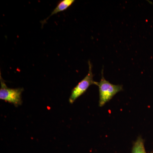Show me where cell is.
<instances>
[{"mask_svg":"<svg viewBox=\"0 0 153 153\" xmlns=\"http://www.w3.org/2000/svg\"><path fill=\"white\" fill-rule=\"evenodd\" d=\"M151 153H153V152H151Z\"/></svg>","mask_w":153,"mask_h":153,"instance_id":"6","label":"cell"},{"mask_svg":"<svg viewBox=\"0 0 153 153\" xmlns=\"http://www.w3.org/2000/svg\"><path fill=\"white\" fill-rule=\"evenodd\" d=\"M74 2V0H63V1H60L59 4H57L56 7L54 9V10L52 11L51 15L47 19H45L44 21L41 22L42 26L45 23H46L47 20L52 16L55 15V14H57V13L65 10L66 9L68 8L70 6H71Z\"/></svg>","mask_w":153,"mask_h":153,"instance_id":"4","label":"cell"},{"mask_svg":"<svg viewBox=\"0 0 153 153\" xmlns=\"http://www.w3.org/2000/svg\"><path fill=\"white\" fill-rule=\"evenodd\" d=\"M131 153H147L145 147L144 140L141 137H139L134 142Z\"/></svg>","mask_w":153,"mask_h":153,"instance_id":"5","label":"cell"},{"mask_svg":"<svg viewBox=\"0 0 153 153\" xmlns=\"http://www.w3.org/2000/svg\"><path fill=\"white\" fill-rule=\"evenodd\" d=\"M101 80L97 82L99 88L100 107L103 106L120 91L123 90V86L120 85H114L106 80L103 76V69L102 70Z\"/></svg>","mask_w":153,"mask_h":153,"instance_id":"1","label":"cell"},{"mask_svg":"<svg viewBox=\"0 0 153 153\" xmlns=\"http://www.w3.org/2000/svg\"><path fill=\"white\" fill-rule=\"evenodd\" d=\"M1 89H0V99L12 103L15 106L18 107L22 104V94L24 89L19 88H9L6 85L4 80L2 78L1 73Z\"/></svg>","mask_w":153,"mask_h":153,"instance_id":"2","label":"cell"},{"mask_svg":"<svg viewBox=\"0 0 153 153\" xmlns=\"http://www.w3.org/2000/svg\"><path fill=\"white\" fill-rule=\"evenodd\" d=\"M88 74L71 91V94L69 99V102L71 104L74 103L78 97L85 93L91 85H97L98 82H95L93 79L92 65L90 61H88Z\"/></svg>","mask_w":153,"mask_h":153,"instance_id":"3","label":"cell"}]
</instances>
